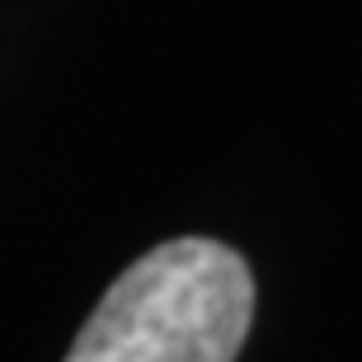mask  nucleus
<instances>
[{"label": "nucleus", "mask_w": 362, "mask_h": 362, "mask_svg": "<svg viewBox=\"0 0 362 362\" xmlns=\"http://www.w3.org/2000/svg\"><path fill=\"white\" fill-rule=\"evenodd\" d=\"M255 320V278L230 245L184 235L122 273L66 362H235Z\"/></svg>", "instance_id": "1"}]
</instances>
